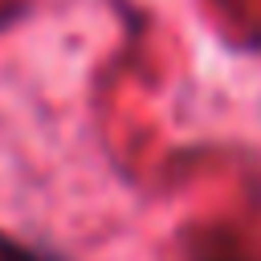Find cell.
Wrapping results in <instances>:
<instances>
[{
    "label": "cell",
    "mask_w": 261,
    "mask_h": 261,
    "mask_svg": "<svg viewBox=\"0 0 261 261\" xmlns=\"http://www.w3.org/2000/svg\"><path fill=\"white\" fill-rule=\"evenodd\" d=\"M0 261H57V257H49V253H37V249H29V245L12 241L8 232H0Z\"/></svg>",
    "instance_id": "6da1fadb"
},
{
    "label": "cell",
    "mask_w": 261,
    "mask_h": 261,
    "mask_svg": "<svg viewBox=\"0 0 261 261\" xmlns=\"http://www.w3.org/2000/svg\"><path fill=\"white\" fill-rule=\"evenodd\" d=\"M204 261H232V257H204Z\"/></svg>",
    "instance_id": "7a4b0ae2"
}]
</instances>
